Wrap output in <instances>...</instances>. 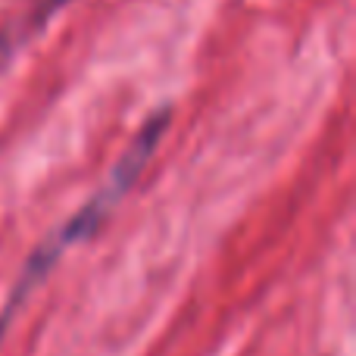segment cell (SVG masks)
Listing matches in <instances>:
<instances>
[{"label":"cell","mask_w":356,"mask_h":356,"mask_svg":"<svg viewBox=\"0 0 356 356\" xmlns=\"http://www.w3.org/2000/svg\"><path fill=\"white\" fill-rule=\"evenodd\" d=\"M169 122H172L169 110L154 113V116L147 119V125L138 131V138L131 141V147L122 154V160L113 166L110 178L104 181V188H100L97 194L85 203V207L75 209V213L69 216V219L63 222V225L56 228L47 241H41V244H38V250L25 259V266H22V272H19L16 284H13V291L6 294V303L0 307V341H3V334H6V328H10L13 316L19 313V307H22L25 300H29L31 291H35L44 278H47V272L54 269V266L60 263V259L66 257L75 244H81V241L91 238V234L106 222V216L116 209V203L122 200L131 188H135V181L141 178L144 169H147L150 156H154L156 147H160V141H163V135H166Z\"/></svg>","instance_id":"1"},{"label":"cell","mask_w":356,"mask_h":356,"mask_svg":"<svg viewBox=\"0 0 356 356\" xmlns=\"http://www.w3.org/2000/svg\"><path fill=\"white\" fill-rule=\"evenodd\" d=\"M60 3H63V0H50V3H44V6H41V10H35V16H29V19H25V22H22V25H16V29L3 31V35H0V63H3V60H6V56H10V54H13V50H16V47H19V41H22V38H25V35H29V31H35V29H38V25H41V22H44V19H47V16H50V13H54V10H56V6H60Z\"/></svg>","instance_id":"2"}]
</instances>
